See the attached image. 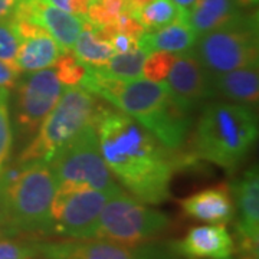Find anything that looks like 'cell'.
<instances>
[{
  "label": "cell",
  "mask_w": 259,
  "mask_h": 259,
  "mask_svg": "<svg viewBox=\"0 0 259 259\" xmlns=\"http://www.w3.org/2000/svg\"><path fill=\"white\" fill-rule=\"evenodd\" d=\"M94 124L105 164L131 196L147 204L167 202L175 171L170 150L118 110L98 108Z\"/></svg>",
  "instance_id": "obj_1"
},
{
  "label": "cell",
  "mask_w": 259,
  "mask_h": 259,
  "mask_svg": "<svg viewBox=\"0 0 259 259\" xmlns=\"http://www.w3.org/2000/svg\"><path fill=\"white\" fill-rule=\"evenodd\" d=\"M81 87L137 121L168 150L180 148L187 139L192 111L177 101L166 81H122L87 69Z\"/></svg>",
  "instance_id": "obj_2"
},
{
  "label": "cell",
  "mask_w": 259,
  "mask_h": 259,
  "mask_svg": "<svg viewBox=\"0 0 259 259\" xmlns=\"http://www.w3.org/2000/svg\"><path fill=\"white\" fill-rule=\"evenodd\" d=\"M0 193L8 214V235H52L56 182L48 161H18L16 166L5 167Z\"/></svg>",
  "instance_id": "obj_3"
},
{
  "label": "cell",
  "mask_w": 259,
  "mask_h": 259,
  "mask_svg": "<svg viewBox=\"0 0 259 259\" xmlns=\"http://www.w3.org/2000/svg\"><path fill=\"white\" fill-rule=\"evenodd\" d=\"M258 137L252 107L216 101L204 105L193 139V154L223 168L235 167L249 153Z\"/></svg>",
  "instance_id": "obj_4"
},
{
  "label": "cell",
  "mask_w": 259,
  "mask_h": 259,
  "mask_svg": "<svg viewBox=\"0 0 259 259\" xmlns=\"http://www.w3.org/2000/svg\"><path fill=\"white\" fill-rule=\"evenodd\" d=\"M48 163L55 177L56 189L88 187L112 193L122 190L102 158L94 120L58 148Z\"/></svg>",
  "instance_id": "obj_5"
},
{
  "label": "cell",
  "mask_w": 259,
  "mask_h": 259,
  "mask_svg": "<svg viewBox=\"0 0 259 259\" xmlns=\"http://www.w3.org/2000/svg\"><path fill=\"white\" fill-rule=\"evenodd\" d=\"M97 111L94 94L82 87H65L59 101L42 121L35 139L22 151L18 161H49L58 148L93 122Z\"/></svg>",
  "instance_id": "obj_6"
},
{
  "label": "cell",
  "mask_w": 259,
  "mask_h": 259,
  "mask_svg": "<svg viewBox=\"0 0 259 259\" xmlns=\"http://www.w3.org/2000/svg\"><path fill=\"white\" fill-rule=\"evenodd\" d=\"M170 226L168 214L148 207L122 190L111 196L104 206L94 239L134 246L154 241Z\"/></svg>",
  "instance_id": "obj_7"
},
{
  "label": "cell",
  "mask_w": 259,
  "mask_h": 259,
  "mask_svg": "<svg viewBox=\"0 0 259 259\" xmlns=\"http://www.w3.org/2000/svg\"><path fill=\"white\" fill-rule=\"evenodd\" d=\"M193 54L209 74L258 66V19L243 15L232 25L200 35Z\"/></svg>",
  "instance_id": "obj_8"
},
{
  "label": "cell",
  "mask_w": 259,
  "mask_h": 259,
  "mask_svg": "<svg viewBox=\"0 0 259 259\" xmlns=\"http://www.w3.org/2000/svg\"><path fill=\"white\" fill-rule=\"evenodd\" d=\"M117 193L88 187L56 189L52 203V235L66 239H94L104 206Z\"/></svg>",
  "instance_id": "obj_9"
},
{
  "label": "cell",
  "mask_w": 259,
  "mask_h": 259,
  "mask_svg": "<svg viewBox=\"0 0 259 259\" xmlns=\"http://www.w3.org/2000/svg\"><path fill=\"white\" fill-rule=\"evenodd\" d=\"M173 243L122 245L105 239L39 242V259H180Z\"/></svg>",
  "instance_id": "obj_10"
},
{
  "label": "cell",
  "mask_w": 259,
  "mask_h": 259,
  "mask_svg": "<svg viewBox=\"0 0 259 259\" xmlns=\"http://www.w3.org/2000/svg\"><path fill=\"white\" fill-rule=\"evenodd\" d=\"M16 85V122L22 134L32 136L54 110L65 87L52 68L25 72Z\"/></svg>",
  "instance_id": "obj_11"
},
{
  "label": "cell",
  "mask_w": 259,
  "mask_h": 259,
  "mask_svg": "<svg viewBox=\"0 0 259 259\" xmlns=\"http://www.w3.org/2000/svg\"><path fill=\"white\" fill-rule=\"evenodd\" d=\"M239 250L248 259H258L259 242V175L258 167L249 168L232 185Z\"/></svg>",
  "instance_id": "obj_12"
},
{
  "label": "cell",
  "mask_w": 259,
  "mask_h": 259,
  "mask_svg": "<svg viewBox=\"0 0 259 259\" xmlns=\"http://www.w3.org/2000/svg\"><path fill=\"white\" fill-rule=\"evenodd\" d=\"M166 83L177 101L189 111H193L197 105L214 97L210 74L197 61L193 49L175 55Z\"/></svg>",
  "instance_id": "obj_13"
},
{
  "label": "cell",
  "mask_w": 259,
  "mask_h": 259,
  "mask_svg": "<svg viewBox=\"0 0 259 259\" xmlns=\"http://www.w3.org/2000/svg\"><path fill=\"white\" fill-rule=\"evenodd\" d=\"M12 18L26 19L45 29L55 39L62 54L72 52L85 25L82 16L58 9L42 0H20Z\"/></svg>",
  "instance_id": "obj_14"
},
{
  "label": "cell",
  "mask_w": 259,
  "mask_h": 259,
  "mask_svg": "<svg viewBox=\"0 0 259 259\" xmlns=\"http://www.w3.org/2000/svg\"><path fill=\"white\" fill-rule=\"evenodd\" d=\"M176 252L187 259H229L235 242L225 225L194 226L183 239L173 242Z\"/></svg>",
  "instance_id": "obj_15"
},
{
  "label": "cell",
  "mask_w": 259,
  "mask_h": 259,
  "mask_svg": "<svg viewBox=\"0 0 259 259\" xmlns=\"http://www.w3.org/2000/svg\"><path fill=\"white\" fill-rule=\"evenodd\" d=\"M180 206L187 216L210 225H226L235 218L231 187L226 185L200 190L183 199Z\"/></svg>",
  "instance_id": "obj_16"
},
{
  "label": "cell",
  "mask_w": 259,
  "mask_h": 259,
  "mask_svg": "<svg viewBox=\"0 0 259 259\" xmlns=\"http://www.w3.org/2000/svg\"><path fill=\"white\" fill-rule=\"evenodd\" d=\"M243 16L238 0H196L187 9L186 20L197 36L225 28Z\"/></svg>",
  "instance_id": "obj_17"
},
{
  "label": "cell",
  "mask_w": 259,
  "mask_h": 259,
  "mask_svg": "<svg viewBox=\"0 0 259 259\" xmlns=\"http://www.w3.org/2000/svg\"><path fill=\"white\" fill-rule=\"evenodd\" d=\"M214 97L253 107L259 98L258 66H246L223 74H210Z\"/></svg>",
  "instance_id": "obj_18"
},
{
  "label": "cell",
  "mask_w": 259,
  "mask_h": 259,
  "mask_svg": "<svg viewBox=\"0 0 259 259\" xmlns=\"http://www.w3.org/2000/svg\"><path fill=\"white\" fill-rule=\"evenodd\" d=\"M61 48L45 29L20 37L15 65L20 72H35L52 68L61 56Z\"/></svg>",
  "instance_id": "obj_19"
},
{
  "label": "cell",
  "mask_w": 259,
  "mask_h": 259,
  "mask_svg": "<svg viewBox=\"0 0 259 259\" xmlns=\"http://www.w3.org/2000/svg\"><path fill=\"white\" fill-rule=\"evenodd\" d=\"M197 33L187 23V20L179 19L164 28L144 32L139 39V47L146 52H170L183 54L192 51L197 40Z\"/></svg>",
  "instance_id": "obj_20"
},
{
  "label": "cell",
  "mask_w": 259,
  "mask_h": 259,
  "mask_svg": "<svg viewBox=\"0 0 259 259\" xmlns=\"http://www.w3.org/2000/svg\"><path fill=\"white\" fill-rule=\"evenodd\" d=\"M147 55L148 52H146L144 49L139 47L134 51L122 52V54H114L101 66L85 65V68L88 71L102 75V76L122 79V81L140 79V78H143V66H144V61H146Z\"/></svg>",
  "instance_id": "obj_21"
},
{
  "label": "cell",
  "mask_w": 259,
  "mask_h": 259,
  "mask_svg": "<svg viewBox=\"0 0 259 259\" xmlns=\"http://www.w3.org/2000/svg\"><path fill=\"white\" fill-rule=\"evenodd\" d=\"M72 52L83 65L88 66H101L115 54L111 44L102 39L93 25L87 20L82 32L79 33L72 48Z\"/></svg>",
  "instance_id": "obj_22"
},
{
  "label": "cell",
  "mask_w": 259,
  "mask_h": 259,
  "mask_svg": "<svg viewBox=\"0 0 259 259\" xmlns=\"http://www.w3.org/2000/svg\"><path fill=\"white\" fill-rule=\"evenodd\" d=\"M187 10L180 9L173 0H150L137 12L134 18L140 22L146 32L157 30L176 22L186 20Z\"/></svg>",
  "instance_id": "obj_23"
},
{
  "label": "cell",
  "mask_w": 259,
  "mask_h": 259,
  "mask_svg": "<svg viewBox=\"0 0 259 259\" xmlns=\"http://www.w3.org/2000/svg\"><path fill=\"white\" fill-rule=\"evenodd\" d=\"M10 91L0 87V173L8 166L13 147V128L10 121Z\"/></svg>",
  "instance_id": "obj_24"
},
{
  "label": "cell",
  "mask_w": 259,
  "mask_h": 259,
  "mask_svg": "<svg viewBox=\"0 0 259 259\" xmlns=\"http://www.w3.org/2000/svg\"><path fill=\"white\" fill-rule=\"evenodd\" d=\"M124 0H91L85 20L95 28L112 25L124 12Z\"/></svg>",
  "instance_id": "obj_25"
},
{
  "label": "cell",
  "mask_w": 259,
  "mask_h": 259,
  "mask_svg": "<svg viewBox=\"0 0 259 259\" xmlns=\"http://www.w3.org/2000/svg\"><path fill=\"white\" fill-rule=\"evenodd\" d=\"M55 74L64 87H78L87 75L85 65L71 52L61 54L55 62Z\"/></svg>",
  "instance_id": "obj_26"
},
{
  "label": "cell",
  "mask_w": 259,
  "mask_h": 259,
  "mask_svg": "<svg viewBox=\"0 0 259 259\" xmlns=\"http://www.w3.org/2000/svg\"><path fill=\"white\" fill-rule=\"evenodd\" d=\"M176 54L170 52H150L144 61L143 66V78L153 81V82H161L166 81L168 71L173 65Z\"/></svg>",
  "instance_id": "obj_27"
},
{
  "label": "cell",
  "mask_w": 259,
  "mask_h": 259,
  "mask_svg": "<svg viewBox=\"0 0 259 259\" xmlns=\"http://www.w3.org/2000/svg\"><path fill=\"white\" fill-rule=\"evenodd\" d=\"M19 44H20V39H19L12 19L0 20V61L15 65Z\"/></svg>",
  "instance_id": "obj_28"
},
{
  "label": "cell",
  "mask_w": 259,
  "mask_h": 259,
  "mask_svg": "<svg viewBox=\"0 0 259 259\" xmlns=\"http://www.w3.org/2000/svg\"><path fill=\"white\" fill-rule=\"evenodd\" d=\"M0 259H39L37 241L0 239Z\"/></svg>",
  "instance_id": "obj_29"
},
{
  "label": "cell",
  "mask_w": 259,
  "mask_h": 259,
  "mask_svg": "<svg viewBox=\"0 0 259 259\" xmlns=\"http://www.w3.org/2000/svg\"><path fill=\"white\" fill-rule=\"evenodd\" d=\"M42 2H45L51 6H55L58 9L82 16V18H85L88 6L91 3V0H42Z\"/></svg>",
  "instance_id": "obj_30"
},
{
  "label": "cell",
  "mask_w": 259,
  "mask_h": 259,
  "mask_svg": "<svg viewBox=\"0 0 259 259\" xmlns=\"http://www.w3.org/2000/svg\"><path fill=\"white\" fill-rule=\"evenodd\" d=\"M110 44H111L112 48H114L115 54H122V52H128V51L137 49V48H139V39L115 32V33L110 37Z\"/></svg>",
  "instance_id": "obj_31"
},
{
  "label": "cell",
  "mask_w": 259,
  "mask_h": 259,
  "mask_svg": "<svg viewBox=\"0 0 259 259\" xmlns=\"http://www.w3.org/2000/svg\"><path fill=\"white\" fill-rule=\"evenodd\" d=\"M20 74L22 72L15 65L6 64V62L0 61V87H6V88L13 87L19 79Z\"/></svg>",
  "instance_id": "obj_32"
},
{
  "label": "cell",
  "mask_w": 259,
  "mask_h": 259,
  "mask_svg": "<svg viewBox=\"0 0 259 259\" xmlns=\"http://www.w3.org/2000/svg\"><path fill=\"white\" fill-rule=\"evenodd\" d=\"M20 0H0V20L10 19L18 8Z\"/></svg>",
  "instance_id": "obj_33"
},
{
  "label": "cell",
  "mask_w": 259,
  "mask_h": 259,
  "mask_svg": "<svg viewBox=\"0 0 259 259\" xmlns=\"http://www.w3.org/2000/svg\"><path fill=\"white\" fill-rule=\"evenodd\" d=\"M0 231L5 233V236L8 235V214H6V207L2 193H0Z\"/></svg>",
  "instance_id": "obj_34"
},
{
  "label": "cell",
  "mask_w": 259,
  "mask_h": 259,
  "mask_svg": "<svg viewBox=\"0 0 259 259\" xmlns=\"http://www.w3.org/2000/svg\"><path fill=\"white\" fill-rule=\"evenodd\" d=\"M173 2L176 3V5L179 6V8H180V9L187 10L189 8H190V6H192V5H193L196 0H173Z\"/></svg>",
  "instance_id": "obj_35"
},
{
  "label": "cell",
  "mask_w": 259,
  "mask_h": 259,
  "mask_svg": "<svg viewBox=\"0 0 259 259\" xmlns=\"http://www.w3.org/2000/svg\"><path fill=\"white\" fill-rule=\"evenodd\" d=\"M2 238H5V233H3V232L0 231V239H2Z\"/></svg>",
  "instance_id": "obj_36"
},
{
  "label": "cell",
  "mask_w": 259,
  "mask_h": 259,
  "mask_svg": "<svg viewBox=\"0 0 259 259\" xmlns=\"http://www.w3.org/2000/svg\"><path fill=\"white\" fill-rule=\"evenodd\" d=\"M229 259H232V258H229Z\"/></svg>",
  "instance_id": "obj_37"
}]
</instances>
